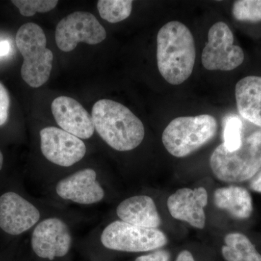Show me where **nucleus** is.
<instances>
[{
  "instance_id": "nucleus-1",
  "label": "nucleus",
  "mask_w": 261,
  "mask_h": 261,
  "mask_svg": "<svg viewBox=\"0 0 261 261\" xmlns=\"http://www.w3.org/2000/svg\"><path fill=\"white\" fill-rule=\"evenodd\" d=\"M9 178L0 185V238L8 245L30 233L44 218L65 213L49 201L31 197L20 182Z\"/></svg>"
},
{
  "instance_id": "nucleus-2",
  "label": "nucleus",
  "mask_w": 261,
  "mask_h": 261,
  "mask_svg": "<svg viewBox=\"0 0 261 261\" xmlns=\"http://www.w3.org/2000/svg\"><path fill=\"white\" fill-rule=\"evenodd\" d=\"M195 59V39L187 25L173 20L161 27L157 35V64L168 83L179 85L188 80Z\"/></svg>"
},
{
  "instance_id": "nucleus-3",
  "label": "nucleus",
  "mask_w": 261,
  "mask_h": 261,
  "mask_svg": "<svg viewBox=\"0 0 261 261\" xmlns=\"http://www.w3.org/2000/svg\"><path fill=\"white\" fill-rule=\"evenodd\" d=\"M84 248L123 253H147L166 246L168 239L159 228L141 227L116 219L97 226L86 237Z\"/></svg>"
},
{
  "instance_id": "nucleus-4",
  "label": "nucleus",
  "mask_w": 261,
  "mask_h": 261,
  "mask_svg": "<svg viewBox=\"0 0 261 261\" xmlns=\"http://www.w3.org/2000/svg\"><path fill=\"white\" fill-rule=\"evenodd\" d=\"M92 117L97 135L117 152L134 150L145 139L143 123L121 103L100 99L94 105Z\"/></svg>"
},
{
  "instance_id": "nucleus-5",
  "label": "nucleus",
  "mask_w": 261,
  "mask_h": 261,
  "mask_svg": "<svg viewBox=\"0 0 261 261\" xmlns=\"http://www.w3.org/2000/svg\"><path fill=\"white\" fill-rule=\"evenodd\" d=\"M106 177L93 167L74 169L44 190L48 201L58 204H74L92 207L106 202L108 197Z\"/></svg>"
},
{
  "instance_id": "nucleus-6",
  "label": "nucleus",
  "mask_w": 261,
  "mask_h": 261,
  "mask_svg": "<svg viewBox=\"0 0 261 261\" xmlns=\"http://www.w3.org/2000/svg\"><path fill=\"white\" fill-rule=\"evenodd\" d=\"M211 171L225 183H241L251 179L261 170V130L243 139L237 150L218 146L210 159Z\"/></svg>"
},
{
  "instance_id": "nucleus-7",
  "label": "nucleus",
  "mask_w": 261,
  "mask_h": 261,
  "mask_svg": "<svg viewBox=\"0 0 261 261\" xmlns=\"http://www.w3.org/2000/svg\"><path fill=\"white\" fill-rule=\"evenodd\" d=\"M66 212L42 219L31 231L29 248L34 261H69L73 229Z\"/></svg>"
},
{
  "instance_id": "nucleus-8",
  "label": "nucleus",
  "mask_w": 261,
  "mask_h": 261,
  "mask_svg": "<svg viewBox=\"0 0 261 261\" xmlns=\"http://www.w3.org/2000/svg\"><path fill=\"white\" fill-rule=\"evenodd\" d=\"M217 130V121L211 115L178 117L163 130V145L171 155L187 157L210 142Z\"/></svg>"
},
{
  "instance_id": "nucleus-9",
  "label": "nucleus",
  "mask_w": 261,
  "mask_h": 261,
  "mask_svg": "<svg viewBox=\"0 0 261 261\" xmlns=\"http://www.w3.org/2000/svg\"><path fill=\"white\" fill-rule=\"evenodd\" d=\"M17 47L23 58L20 73L24 82L33 88L46 83L53 69V53L46 47L47 38L37 24H23L15 37Z\"/></svg>"
},
{
  "instance_id": "nucleus-10",
  "label": "nucleus",
  "mask_w": 261,
  "mask_h": 261,
  "mask_svg": "<svg viewBox=\"0 0 261 261\" xmlns=\"http://www.w3.org/2000/svg\"><path fill=\"white\" fill-rule=\"evenodd\" d=\"M39 148L51 166L62 169L63 176L71 172L70 168L82 162L87 152L84 140L56 126L39 130Z\"/></svg>"
},
{
  "instance_id": "nucleus-11",
  "label": "nucleus",
  "mask_w": 261,
  "mask_h": 261,
  "mask_svg": "<svg viewBox=\"0 0 261 261\" xmlns=\"http://www.w3.org/2000/svg\"><path fill=\"white\" fill-rule=\"evenodd\" d=\"M245 55L240 46L233 44V33L229 27L219 21L211 27L207 42L202 53V63L208 70L230 71L243 64Z\"/></svg>"
},
{
  "instance_id": "nucleus-12",
  "label": "nucleus",
  "mask_w": 261,
  "mask_h": 261,
  "mask_svg": "<svg viewBox=\"0 0 261 261\" xmlns=\"http://www.w3.org/2000/svg\"><path fill=\"white\" fill-rule=\"evenodd\" d=\"M106 29L94 15L87 12H75L62 19L56 27V42L61 50L68 53L79 43L94 45L106 39Z\"/></svg>"
},
{
  "instance_id": "nucleus-13",
  "label": "nucleus",
  "mask_w": 261,
  "mask_h": 261,
  "mask_svg": "<svg viewBox=\"0 0 261 261\" xmlns=\"http://www.w3.org/2000/svg\"><path fill=\"white\" fill-rule=\"evenodd\" d=\"M207 202L208 195L204 187L181 188L168 197L167 206L173 219L186 222L192 227L203 229Z\"/></svg>"
},
{
  "instance_id": "nucleus-14",
  "label": "nucleus",
  "mask_w": 261,
  "mask_h": 261,
  "mask_svg": "<svg viewBox=\"0 0 261 261\" xmlns=\"http://www.w3.org/2000/svg\"><path fill=\"white\" fill-rule=\"evenodd\" d=\"M51 113L60 128L82 140L92 138L95 132L92 115L73 98L61 96L51 102Z\"/></svg>"
},
{
  "instance_id": "nucleus-15",
  "label": "nucleus",
  "mask_w": 261,
  "mask_h": 261,
  "mask_svg": "<svg viewBox=\"0 0 261 261\" xmlns=\"http://www.w3.org/2000/svg\"><path fill=\"white\" fill-rule=\"evenodd\" d=\"M117 218L127 224L159 228L162 219L153 199L147 195H135L123 199L116 208Z\"/></svg>"
},
{
  "instance_id": "nucleus-16",
  "label": "nucleus",
  "mask_w": 261,
  "mask_h": 261,
  "mask_svg": "<svg viewBox=\"0 0 261 261\" xmlns=\"http://www.w3.org/2000/svg\"><path fill=\"white\" fill-rule=\"evenodd\" d=\"M235 97L241 116L261 127V77L250 75L239 81Z\"/></svg>"
},
{
  "instance_id": "nucleus-17",
  "label": "nucleus",
  "mask_w": 261,
  "mask_h": 261,
  "mask_svg": "<svg viewBox=\"0 0 261 261\" xmlns=\"http://www.w3.org/2000/svg\"><path fill=\"white\" fill-rule=\"evenodd\" d=\"M215 205L237 219H247L253 211L252 200L246 189L235 185L221 187L214 194Z\"/></svg>"
},
{
  "instance_id": "nucleus-18",
  "label": "nucleus",
  "mask_w": 261,
  "mask_h": 261,
  "mask_svg": "<svg viewBox=\"0 0 261 261\" xmlns=\"http://www.w3.org/2000/svg\"><path fill=\"white\" fill-rule=\"evenodd\" d=\"M220 252L224 261H261V253L256 247L240 232L226 234Z\"/></svg>"
},
{
  "instance_id": "nucleus-19",
  "label": "nucleus",
  "mask_w": 261,
  "mask_h": 261,
  "mask_svg": "<svg viewBox=\"0 0 261 261\" xmlns=\"http://www.w3.org/2000/svg\"><path fill=\"white\" fill-rule=\"evenodd\" d=\"M132 0H99L97 9L101 18L111 23H119L130 16Z\"/></svg>"
},
{
  "instance_id": "nucleus-20",
  "label": "nucleus",
  "mask_w": 261,
  "mask_h": 261,
  "mask_svg": "<svg viewBox=\"0 0 261 261\" xmlns=\"http://www.w3.org/2000/svg\"><path fill=\"white\" fill-rule=\"evenodd\" d=\"M233 18L239 21H261V0H238L232 6Z\"/></svg>"
},
{
  "instance_id": "nucleus-21",
  "label": "nucleus",
  "mask_w": 261,
  "mask_h": 261,
  "mask_svg": "<svg viewBox=\"0 0 261 261\" xmlns=\"http://www.w3.org/2000/svg\"><path fill=\"white\" fill-rule=\"evenodd\" d=\"M243 123L237 116H229L224 124V145L230 152L237 150L242 145Z\"/></svg>"
},
{
  "instance_id": "nucleus-22",
  "label": "nucleus",
  "mask_w": 261,
  "mask_h": 261,
  "mask_svg": "<svg viewBox=\"0 0 261 261\" xmlns=\"http://www.w3.org/2000/svg\"><path fill=\"white\" fill-rule=\"evenodd\" d=\"M12 3L18 8L20 14L31 17L37 13H45L54 9L57 0H13Z\"/></svg>"
},
{
  "instance_id": "nucleus-23",
  "label": "nucleus",
  "mask_w": 261,
  "mask_h": 261,
  "mask_svg": "<svg viewBox=\"0 0 261 261\" xmlns=\"http://www.w3.org/2000/svg\"><path fill=\"white\" fill-rule=\"evenodd\" d=\"M10 106L9 92L5 86L0 83V126H4L8 121Z\"/></svg>"
},
{
  "instance_id": "nucleus-24",
  "label": "nucleus",
  "mask_w": 261,
  "mask_h": 261,
  "mask_svg": "<svg viewBox=\"0 0 261 261\" xmlns=\"http://www.w3.org/2000/svg\"><path fill=\"white\" fill-rule=\"evenodd\" d=\"M171 252L165 249L142 254L136 257L135 261H171Z\"/></svg>"
},
{
  "instance_id": "nucleus-25",
  "label": "nucleus",
  "mask_w": 261,
  "mask_h": 261,
  "mask_svg": "<svg viewBox=\"0 0 261 261\" xmlns=\"http://www.w3.org/2000/svg\"><path fill=\"white\" fill-rule=\"evenodd\" d=\"M19 243V240H16L7 245L0 251V261H14L18 255Z\"/></svg>"
},
{
  "instance_id": "nucleus-26",
  "label": "nucleus",
  "mask_w": 261,
  "mask_h": 261,
  "mask_svg": "<svg viewBox=\"0 0 261 261\" xmlns=\"http://www.w3.org/2000/svg\"><path fill=\"white\" fill-rule=\"evenodd\" d=\"M175 261H198L190 250H182L176 255Z\"/></svg>"
},
{
  "instance_id": "nucleus-27",
  "label": "nucleus",
  "mask_w": 261,
  "mask_h": 261,
  "mask_svg": "<svg viewBox=\"0 0 261 261\" xmlns=\"http://www.w3.org/2000/svg\"><path fill=\"white\" fill-rule=\"evenodd\" d=\"M250 187L253 191L261 193V171L252 178Z\"/></svg>"
},
{
  "instance_id": "nucleus-28",
  "label": "nucleus",
  "mask_w": 261,
  "mask_h": 261,
  "mask_svg": "<svg viewBox=\"0 0 261 261\" xmlns=\"http://www.w3.org/2000/svg\"><path fill=\"white\" fill-rule=\"evenodd\" d=\"M11 51V45L8 41H1L0 42V58L10 54Z\"/></svg>"
},
{
  "instance_id": "nucleus-29",
  "label": "nucleus",
  "mask_w": 261,
  "mask_h": 261,
  "mask_svg": "<svg viewBox=\"0 0 261 261\" xmlns=\"http://www.w3.org/2000/svg\"><path fill=\"white\" fill-rule=\"evenodd\" d=\"M4 168H5V156L4 154L3 153V152H2L1 149H0V185L1 184H3V182L5 181H6L8 178H5L3 177H2V173H3V171H4Z\"/></svg>"
},
{
  "instance_id": "nucleus-30",
  "label": "nucleus",
  "mask_w": 261,
  "mask_h": 261,
  "mask_svg": "<svg viewBox=\"0 0 261 261\" xmlns=\"http://www.w3.org/2000/svg\"><path fill=\"white\" fill-rule=\"evenodd\" d=\"M14 261H23V260H18V258H17V257H16V258H15V260H14Z\"/></svg>"
}]
</instances>
